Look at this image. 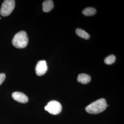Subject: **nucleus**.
Returning a JSON list of instances; mask_svg holds the SVG:
<instances>
[{"label": "nucleus", "mask_w": 124, "mask_h": 124, "mask_svg": "<svg viewBox=\"0 0 124 124\" xmlns=\"http://www.w3.org/2000/svg\"><path fill=\"white\" fill-rule=\"evenodd\" d=\"M107 105L106 100L104 98H100L86 107L85 110L90 114H98L106 109Z\"/></svg>", "instance_id": "f257e3e1"}, {"label": "nucleus", "mask_w": 124, "mask_h": 124, "mask_svg": "<svg viewBox=\"0 0 124 124\" xmlns=\"http://www.w3.org/2000/svg\"><path fill=\"white\" fill-rule=\"evenodd\" d=\"M29 39L26 32L21 31L17 33L13 37L12 44L17 48H23L27 46Z\"/></svg>", "instance_id": "f03ea898"}, {"label": "nucleus", "mask_w": 124, "mask_h": 124, "mask_svg": "<svg viewBox=\"0 0 124 124\" xmlns=\"http://www.w3.org/2000/svg\"><path fill=\"white\" fill-rule=\"evenodd\" d=\"M15 1L14 0H5L1 5L0 13L2 16H8L13 11L15 8Z\"/></svg>", "instance_id": "7ed1b4c3"}, {"label": "nucleus", "mask_w": 124, "mask_h": 124, "mask_svg": "<svg viewBox=\"0 0 124 124\" xmlns=\"http://www.w3.org/2000/svg\"><path fill=\"white\" fill-rule=\"evenodd\" d=\"M45 109L53 115H57L62 111V106L61 103L57 101L52 100L48 102Z\"/></svg>", "instance_id": "20e7f679"}, {"label": "nucleus", "mask_w": 124, "mask_h": 124, "mask_svg": "<svg viewBox=\"0 0 124 124\" xmlns=\"http://www.w3.org/2000/svg\"><path fill=\"white\" fill-rule=\"evenodd\" d=\"M48 70L46 62L45 60H40L37 63L35 70L36 74L38 76L44 75Z\"/></svg>", "instance_id": "39448f33"}, {"label": "nucleus", "mask_w": 124, "mask_h": 124, "mask_svg": "<svg viewBox=\"0 0 124 124\" xmlns=\"http://www.w3.org/2000/svg\"><path fill=\"white\" fill-rule=\"evenodd\" d=\"M12 96L14 100L20 103H25L29 101V99L26 95L21 92H14L13 93Z\"/></svg>", "instance_id": "423d86ee"}, {"label": "nucleus", "mask_w": 124, "mask_h": 124, "mask_svg": "<svg viewBox=\"0 0 124 124\" xmlns=\"http://www.w3.org/2000/svg\"><path fill=\"white\" fill-rule=\"evenodd\" d=\"M91 76L85 74H80L77 77V81L83 84H88L91 81Z\"/></svg>", "instance_id": "0eeeda50"}, {"label": "nucleus", "mask_w": 124, "mask_h": 124, "mask_svg": "<svg viewBox=\"0 0 124 124\" xmlns=\"http://www.w3.org/2000/svg\"><path fill=\"white\" fill-rule=\"evenodd\" d=\"M54 8V4L53 0H47L44 1L42 3L43 11L45 13H48Z\"/></svg>", "instance_id": "6e6552de"}, {"label": "nucleus", "mask_w": 124, "mask_h": 124, "mask_svg": "<svg viewBox=\"0 0 124 124\" xmlns=\"http://www.w3.org/2000/svg\"><path fill=\"white\" fill-rule=\"evenodd\" d=\"M75 32L77 35L82 38H83L86 40H88L90 38V36L86 32H85L81 29L80 28L76 29Z\"/></svg>", "instance_id": "1a4fd4ad"}, {"label": "nucleus", "mask_w": 124, "mask_h": 124, "mask_svg": "<svg viewBox=\"0 0 124 124\" xmlns=\"http://www.w3.org/2000/svg\"><path fill=\"white\" fill-rule=\"evenodd\" d=\"M97 13L96 9L93 8L89 7L84 9L82 11V13L86 16H91L94 15Z\"/></svg>", "instance_id": "9d476101"}, {"label": "nucleus", "mask_w": 124, "mask_h": 124, "mask_svg": "<svg viewBox=\"0 0 124 124\" xmlns=\"http://www.w3.org/2000/svg\"><path fill=\"white\" fill-rule=\"evenodd\" d=\"M115 60L116 57L114 55H110L105 58L104 62L108 65H111L115 62Z\"/></svg>", "instance_id": "9b49d317"}, {"label": "nucleus", "mask_w": 124, "mask_h": 124, "mask_svg": "<svg viewBox=\"0 0 124 124\" xmlns=\"http://www.w3.org/2000/svg\"><path fill=\"white\" fill-rule=\"evenodd\" d=\"M6 78V75L4 73L0 74V85L4 82Z\"/></svg>", "instance_id": "f8f14e48"}, {"label": "nucleus", "mask_w": 124, "mask_h": 124, "mask_svg": "<svg viewBox=\"0 0 124 124\" xmlns=\"http://www.w3.org/2000/svg\"><path fill=\"white\" fill-rule=\"evenodd\" d=\"M109 106V105H107V107Z\"/></svg>", "instance_id": "ddd939ff"}, {"label": "nucleus", "mask_w": 124, "mask_h": 124, "mask_svg": "<svg viewBox=\"0 0 124 124\" xmlns=\"http://www.w3.org/2000/svg\"><path fill=\"white\" fill-rule=\"evenodd\" d=\"M0 19H1V18H0Z\"/></svg>", "instance_id": "4468645a"}]
</instances>
